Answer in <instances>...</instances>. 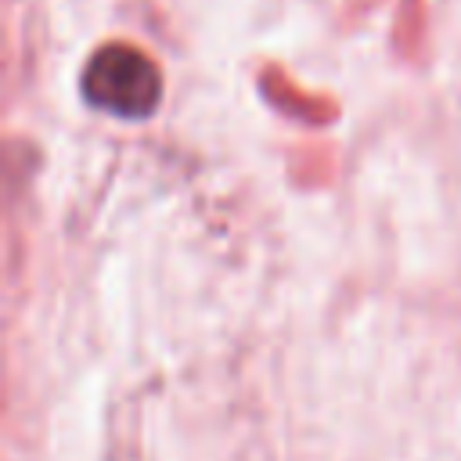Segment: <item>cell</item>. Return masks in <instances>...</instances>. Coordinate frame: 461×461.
Here are the masks:
<instances>
[{
    "mask_svg": "<svg viewBox=\"0 0 461 461\" xmlns=\"http://www.w3.org/2000/svg\"><path fill=\"white\" fill-rule=\"evenodd\" d=\"M83 97L119 119H144L162 97L158 65L130 43H104L83 68Z\"/></svg>",
    "mask_w": 461,
    "mask_h": 461,
    "instance_id": "1",
    "label": "cell"
}]
</instances>
